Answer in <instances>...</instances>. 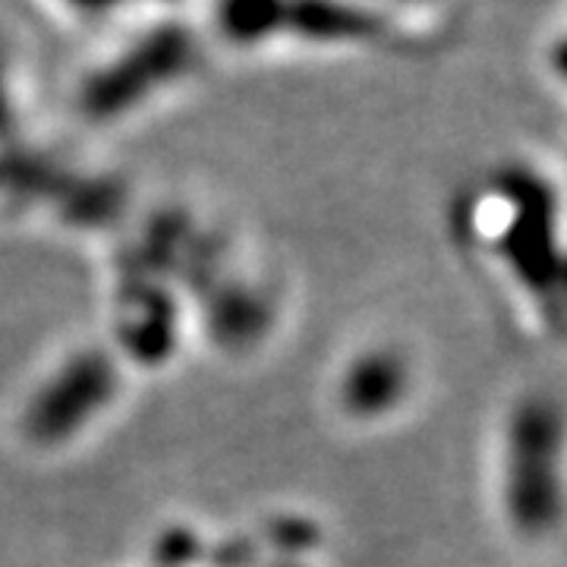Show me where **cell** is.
<instances>
[{
  "instance_id": "obj_2",
  "label": "cell",
  "mask_w": 567,
  "mask_h": 567,
  "mask_svg": "<svg viewBox=\"0 0 567 567\" xmlns=\"http://www.w3.org/2000/svg\"><path fill=\"white\" fill-rule=\"evenodd\" d=\"M199 58V41L181 22H158L130 41L121 54L99 66L82 85V104L92 117H117L177 82Z\"/></svg>"
},
{
  "instance_id": "obj_6",
  "label": "cell",
  "mask_w": 567,
  "mask_h": 567,
  "mask_svg": "<svg viewBox=\"0 0 567 567\" xmlns=\"http://www.w3.org/2000/svg\"><path fill=\"white\" fill-rule=\"evenodd\" d=\"M155 3H174V0H155Z\"/></svg>"
},
{
  "instance_id": "obj_3",
  "label": "cell",
  "mask_w": 567,
  "mask_h": 567,
  "mask_svg": "<svg viewBox=\"0 0 567 567\" xmlns=\"http://www.w3.org/2000/svg\"><path fill=\"white\" fill-rule=\"evenodd\" d=\"M61 3L76 10V13H85V17H102V13H111V10H121L130 0H61Z\"/></svg>"
},
{
  "instance_id": "obj_4",
  "label": "cell",
  "mask_w": 567,
  "mask_h": 567,
  "mask_svg": "<svg viewBox=\"0 0 567 567\" xmlns=\"http://www.w3.org/2000/svg\"><path fill=\"white\" fill-rule=\"evenodd\" d=\"M10 121V95H7V80H3V58H0V126Z\"/></svg>"
},
{
  "instance_id": "obj_1",
  "label": "cell",
  "mask_w": 567,
  "mask_h": 567,
  "mask_svg": "<svg viewBox=\"0 0 567 567\" xmlns=\"http://www.w3.org/2000/svg\"><path fill=\"white\" fill-rule=\"evenodd\" d=\"M215 22L234 44L369 48L394 39V22L369 0H215Z\"/></svg>"
},
{
  "instance_id": "obj_5",
  "label": "cell",
  "mask_w": 567,
  "mask_h": 567,
  "mask_svg": "<svg viewBox=\"0 0 567 567\" xmlns=\"http://www.w3.org/2000/svg\"><path fill=\"white\" fill-rule=\"evenodd\" d=\"M398 3H425V0H398Z\"/></svg>"
}]
</instances>
